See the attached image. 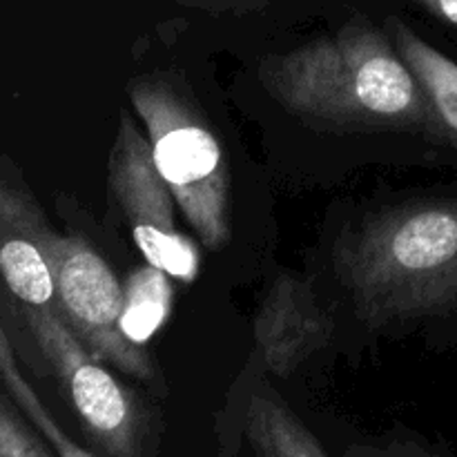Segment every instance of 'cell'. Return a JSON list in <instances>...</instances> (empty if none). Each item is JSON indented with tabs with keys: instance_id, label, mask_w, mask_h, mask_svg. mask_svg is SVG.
<instances>
[{
	"instance_id": "obj_1",
	"label": "cell",
	"mask_w": 457,
	"mask_h": 457,
	"mask_svg": "<svg viewBox=\"0 0 457 457\" xmlns=\"http://www.w3.org/2000/svg\"><path fill=\"white\" fill-rule=\"evenodd\" d=\"M266 92L293 114L335 128H424L436 119L391 36L361 18L259 67Z\"/></svg>"
},
{
	"instance_id": "obj_2",
	"label": "cell",
	"mask_w": 457,
	"mask_h": 457,
	"mask_svg": "<svg viewBox=\"0 0 457 457\" xmlns=\"http://www.w3.org/2000/svg\"><path fill=\"white\" fill-rule=\"evenodd\" d=\"M335 270L370 326L457 311V199L369 214L337 244Z\"/></svg>"
},
{
	"instance_id": "obj_3",
	"label": "cell",
	"mask_w": 457,
	"mask_h": 457,
	"mask_svg": "<svg viewBox=\"0 0 457 457\" xmlns=\"http://www.w3.org/2000/svg\"><path fill=\"white\" fill-rule=\"evenodd\" d=\"M128 92L179 210L205 248L221 250L230 241V165L221 143L168 76L134 79Z\"/></svg>"
},
{
	"instance_id": "obj_4",
	"label": "cell",
	"mask_w": 457,
	"mask_h": 457,
	"mask_svg": "<svg viewBox=\"0 0 457 457\" xmlns=\"http://www.w3.org/2000/svg\"><path fill=\"white\" fill-rule=\"evenodd\" d=\"M56 311L98 361L138 379L154 375L152 360L125 330V299L105 259L80 237H54Z\"/></svg>"
},
{
	"instance_id": "obj_5",
	"label": "cell",
	"mask_w": 457,
	"mask_h": 457,
	"mask_svg": "<svg viewBox=\"0 0 457 457\" xmlns=\"http://www.w3.org/2000/svg\"><path fill=\"white\" fill-rule=\"evenodd\" d=\"M110 186L145 262L174 279L195 281L199 254L174 223L177 201L156 168L150 138L138 132L128 112L120 114L110 152Z\"/></svg>"
},
{
	"instance_id": "obj_6",
	"label": "cell",
	"mask_w": 457,
	"mask_h": 457,
	"mask_svg": "<svg viewBox=\"0 0 457 457\" xmlns=\"http://www.w3.org/2000/svg\"><path fill=\"white\" fill-rule=\"evenodd\" d=\"M22 315L45 360L70 391L83 422L105 440H125L132 424V402L125 388L98 364L56 308L22 306Z\"/></svg>"
},
{
	"instance_id": "obj_7",
	"label": "cell",
	"mask_w": 457,
	"mask_h": 457,
	"mask_svg": "<svg viewBox=\"0 0 457 457\" xmlns=\"http://www.w3.org/2000/svg\"><path fill=\"white\" fill-rule=\"evenodd\" d=\"M333 330V317L320 303L311 281L288 270L272 279L254 315L259 353L268 369L281 378L321 351Z\"/></svg>"
},
{
	"instance_id": "obj_8",
	"label": "cell",
	"mask_w": 457,
	"mask_h": 457,
	"mask_svg": "<svg viewBox=\"0 0 457 457\" xmlns=\"http://www.w3.org/2000/svg\"><path fill=\"white\" fill-rule=\"evenodd\" d=\"M54 237L56 232L29 192L4 177L0 186V268L9 293L22 306H56Z\"/></svg>"
},
{
	"instance_id": "obj_9",
	"label": "cell",
	"mask_w": 457,
	"mask_h": 457,
	"mask_svg": "<svg viewBox=\"0 0 457 457\" xmlns=\"http://www.w3.org/2000/svg\"><path fill=\"white\" fill-rule=\"evenodd\" d=\"M386 34L427 96L436 134L457 145V62L420 38L400 18H386Z\"/></svg>"
},
{
	"instance_id": "obj_10",
	"label": "cell",
	"mask_w": 457,
	"mask_h": 457,
	"mask_svg": "<svg viewBox=\"0 0 457 457\" xmlns=\"http://www.w3.org/2000/svg\"><path fill=\"white\" fill-rule=\"evenodd\" d=\"M168 272L159 270L154 266H147L145 270H138L129 279L125 290V330L137 344H143L152 335L156 326L165 320V312L170 306V286L165 281Z\"/></svg>"
},
{
	"instance_id": "obj_11",
	"label": "cell",
	"mask_w": 457,
	"mask_h": 457,
	"mask_svg": "<svg viewBox=\"0 0 457 457\" xmlns=\"http://www.w3.org/2000/svg\"><path fill=\"white\" fill-rule=\"evenodd\" d=\"M0 373H3V382H4V386H7V391L16 397L18 406H22V409L29 413V418L34 420L36 424H40V428H43V431L47 433L54 442H56L62 457H89V455H85L79 446H74L71 442H67L65 437H62V433L56 428V424H54L52 420H49V415L45 413V409L40 406L38 397H36V393L31 391L29 382L22 378L21 369H18V361H16V357H13V348H12V342H9V337H7V330H3V333H0Z\"/></svg>"
},
{
	"instance_id": "obj_12",
	"label": "cell",
	"mask_w": 457,
	"mask_h": 457,
	"mask_svg": "<svg viewBox=\"0 0 457 457\" xmlns=\"http://www.w3.org/2000/svg\"><path fill=\"white\" fill-rule=\"evenodd\" d=\"M195 7L210 9V12H239V9H253L268 0H186Z\"/></svg>"
},
{
	"instance_id": "obj_13",
	"label": "cell",
	"mask_w": 457,
	"mask_h": 457,
	"mask_svg": "<svg viewBox=\"0 0 457 457\" xmlns=\"http://www.w3.org/2000/svg\"><path fill=\"white\" fill-rule=\"evenodd\" d=\"M415 3L422 4L428 13H433L440 21L457 27V0H415Z\"/></svg>"
}]
</instances>
